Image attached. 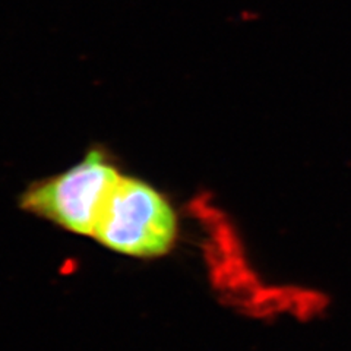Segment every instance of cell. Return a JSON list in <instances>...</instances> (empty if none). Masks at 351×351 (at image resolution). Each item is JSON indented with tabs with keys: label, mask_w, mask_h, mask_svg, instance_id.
Segmentation results:
<instances>
[{
	"label": "cell",
	"mask_w": 351,
	"mask_h": 351,
	"mask_svg": "<svg viewBox=\"0 0 351 351\" xmlns=\"http://www.w3.org/2000/svg\"><path fill=\"white\" fill-rule=\"evenodd\" d=\"M179 221L173 205L149 183L120 176L98 215L93 237L117 254L161 258L174 247Z\"/></svg>",
	"instance_id": "cell-1"
},
{
	"label": "cell",
	"mask_w": 351,
	"mask_h": 351,
	"mask_svg": "<svg viewBox=\"0 0 351 351\" xmlns=\"http://www.w3.org/2000/svg\"><path fill=\"white\" fill-rule=\"evenodd\" d=\"M120 176L112 154L95 145L73 167L32 183L21 196V208L71 233L93 236L98 215Z\"/></svg>",
	"instance_id": "cell-2"
}]
</instances>
